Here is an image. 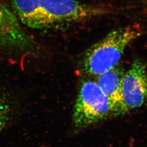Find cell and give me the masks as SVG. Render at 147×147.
Returning a JSON list of instances; mask_svg holds the SVG:
<instances>
[{
	"mask_svg": "<svg viewBox=\"0 0 147 147\" xmlns=\"http://www.w3.org/2000/svg\"><path fill=\"white\" fill-rule=\"evenodd\" d=\"M20 22L34 29H50L87 21L105 14L102 7L77 0H11Z\"/></svg>",
	"mask_w": 147,
	"mask_h": 147,
	"instance_id": "cell-1",
	"label": "cell"
},
{
	"mask_svg": "<svg viewBox=\"0 0 147 147\" xmlns=\"http://www.w3.org/2000/svg\"><path fill=\"white\" fill-rule=\"evenodd\" d=\"M141 35L134 27H121L110 32L89 48L81 60L85 74L97 77L118 64L127 47Z\"/></svg>",
	"mask_w": 147,
	"mask_h": 147,
	"instance_id": "cell-2",
	"label": "cell"
},
{
	"mask_svg": "<svg viewBox=\"0 0 147 147\" xmlns=\"http://www.w3.org/2000/svg\"><path fill=\"white\" fill-rule=\"evenodd\" d=\"M115 116L112 104L96 82L84 81L74 107V127L81 130Z\"/></svg>",
	"mask_w": 147,
	"mask_h": 147,
	"instance_id": "cell-3",
	"label": "cell"
},
{
	"mask_svg": "<svg viewBox=\"0 0 147 147\" xmlns=\"http://www.w3.org/2000/svg\"><path fill=\"white\" fill-rule=\"evenodd\" d=\"M121 92L125 112L147 103V66L136 59L126 71L121 81Z\"/></svg>",
	"mask_w": 147,
	"mask_h": 147,
	"instance_id": "cell-4",
	"label": "cell"
},
{
	"mask_svg": "<svg viewBox=\"0 0 147 147\" xmlns=\"http://www.w3.org/2000/svg\"><path fill=\"white\" fill-rule=\"evenodd\" d=\"M31 39L12 10L0 1V46L24 49Z\"/></svg>",
	"mask_w": 147,
	"mask_h": 147,
	"instance_id": "cell-5",
	"label": "cell"
},
{
	"mask_svg": "<svg viewBox=\"0 0 147 147\" xmlns=\"http://www.w3.org/2000/svg\"><path fill=\"white\" fill-rule=\"evenodd\" d=\"M125 71L118 64L114 68L96 77V83L110 100L116 116L125 112L122 98L121 81Z\"/></svg>",
	"mask_w": 147,
	"mask_h": 147,
	"instance_id": "cell-6",
	"label": "cell"
},
{
	"mask_svg": "<svg viewBox=\"0 0 147 147\" xmlns=\"http://www.w3.org/2000/svg\"><path fill=\"white\" fill-rule=\"evenodd\" d=\"M10 117V108L4 97L0 93V134L7 125Z\"/></svg>",
	"mask_w": 147,
	"mask_h": 147,
	"instance_id": "cell-7",
	"label": "cell"
}]
</instances>
